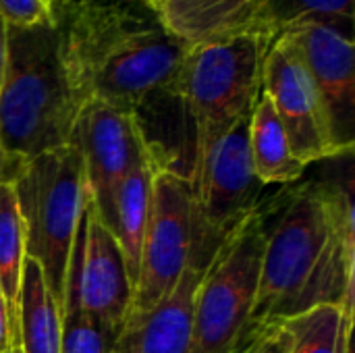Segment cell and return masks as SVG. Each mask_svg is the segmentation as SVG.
Wrapping results in <instances>:
<instances>
[{"label":"cell","instance_id":"obj_21","mask_svg":"<svg viewBox=\"0 0 355 353\" xmlns=\"http://www.w3.org/2000/svg\"><path fill=\"white\" fill-rule=\"evenodd\" d=\"M123 331L81 310L67 312L62 316L60 353H112Z\"/></svg>","mask_w":355,"mask_h":353},{"label":"cell","instance_id":"obj_13","mask_svg":"<svg viewBox=\"0 0 355 353\" xmlns=\"http://www.w3.org/2000/svg\"><path fill=\"white\" fill-rule=\"evenodd\" d=\"M266 0H162L154 10L177 37L187 44H202L248 31Z\"/></svg>","mask_w":355,"mask_h":353},{"label":"cell","instance_id":"obj_10","mask_svg":"<svg viewBox=\"0 0 355 353\" xmlns=\"http://www.w3.org/2000/svg\"><path fill=\"white\" fill-rule=\"evenodd\" d=\"M133 304V283L123 250L98 216L85 185L79 225L71 250L62 316L81 310L104 325L125 329Z\"/></svg>","mask_w":355,"mask_h":353},{"label":"cell","instance_id":"obj_25","mask_svg":"<svg viewBox=\"0 0 355 353\" xmlns=\"http://www.w3.org/2000/svg\"><path fill=\"white\" fill-rule=\"evenodd\" d=\"M23 160H17L12 156H8L2 148H0V185L2 183H12L19 166H21Z\"/></svg>","mask_w":355,"mask_h":353},{"label":"cell","instance_id":"obj_18","mask_svg":"<svg viewBox=\"0 0 355 353\" xmlns=\"http://www.w3.org/2000/svg\"><path fill=\"white\" fill-rule=\"evenodd\" d=\"M291 335L287 353H345L354 335V310L343 306H318L285 320Z\"/></svg>","mask_w":355,"mask_h":353},{"label":"cell","instance_id":"obj_31","mask_svg":"<svg viewBox=\"0 0 355 353\" xmlns=\"http://www.w3.org/2000/svg\"><path fill=\"white\" fill-rule=\"evenodd\" d=\"M10 353H19V352H17V350H15V352H10Z\"/></svg>","mask_w":355,"mask_h":353},{"label":"cell","instance_id":"obj_30","mask_svg":"<svg viewBox=\"0 0 355 353\" xmlns=\"http://www.w3.org/2000/svg\"><path fill=\"white\" fill-rule=\"evenodd\" d=\"M141 2H146V4H148V2H150V0H141ZM148 6H150V4H148Z\"/></svg>","mask_w":355,"mask_h":353},{"label":"cell","instance_id":"obj_4","mask_svg":"<svg viewBox=\"0 0 355 353\" xmlns=\"http://www.w3.org/2000/svg\"><path fill=\"white\" fill-rule=\"evenodd\" d=\"M272 35L248 29L218 40L189 44L173 98L187 108L200 156L233 125L252 114L262 92V64Z\"/></svg>","mask_w":355,"mask_h":353},{"label":"cell","instance_id":"obj_2","mask_svg":"<svg viewBox=\"0 0 355 353\" xmlns=\"http://www.w3.org/2000/svg\"><path fill=\"white\" fill-rule=\"evenodd\" d=\"M60 56L83 102L137 112L173 96L189 44L141 0H81L56 8Z\"/></svg>","mask_w":355,"mask_h":353},{"label":"cell","instance_id":"obj_24","mask_svg":"<svg viewBox=\"0 0 355 353\" xmlns=\"http://www.w3.org/2000/svg\"><path fill=\"white\" fill-rule=\"evenodd\" d=\"M17 350V320L0 291V353Z\"/></svg>","mask_w":355,"mask_h":353},{"label":"cell","instance_id":"obj_26","mask_svg":"<svg viewBox=\"0 0 355 353\" xmlns=\"http://www.w3.org/2000/svg\"><path fill=\"white\" fill-rule=\"evenodd\" d=\"M6 52H8V44H6V23L0 19V83H2L4 67H6Z\"/></svg>","mask_w":355,"mask_h":353},{"label":"cell","instance_id":"obj_20","mask_svg":"<svg viewBox=\"0 0 355 353\" xmlns=\"http://www.w3.org/2000/svg\"><path fill=\"white\" fill-rule=\"evenodd\" d=\"M27 258L25 223L12 183L0 185V291L17 320V300Z\"/></svg>","mask_w":355,"mask_h":353},{"label":"cell","instance_id":"obj_19","mask_svg":"<svg viewBox=\"0 0 355 353\" xmlns=\"http://www.w3.org/2000/svg\"><path fill=\"white\" fill-rule=\"evenodd\" d=\"M300 23H324L354 35V0H266L254 29L277 37Z\"/></svg>","mask_w":355,"mask_h":353},{"label":"cell","instance_id":"obj_16","mask_svg":"<svg viewBox=\"0 0 355 353\" xmlns=\"http://www.w3.org/2000/svg\"><path fill=\"white\" fill-rule=\"evenodd\" d=\"M168 164L164 162H148L135 166L119 185L112 196V208L108 216V227L114 233L127 268L129 279L135 287L137 270H139V258H141V243L148 227L150 216V204H152V185L154 175Z\"/></svg>","mask_w":355,"mask_h":353},{"label":"cell","instance_id":"obj_22","mask_svg":"<svg viewBox=\"0 0 355 353\" xmlns=\"http://www.w3.org/2000/svg\"><path fill=\"white\" fill-rule=\"evenodd\" d=\"M0 19L6 27L54 25L56 8L48 0H0Z\"/></svg>","mask_w":355,"mask_h":353},{"label":"cell","instance_id":"obj_8","mask_svg":"<svg viewBox=\"0 0 355 353\" xmlns=\"http://www.w3.org/2000/svg\"><path fill=\"white\" fill-rule=\"evenodd\" d=\"M193 246L191 179L175 166H164L154 175L150 216L127 320H141L171 295L183 273L191 266Z\"/></svg>","mask_w":355,"mask_h":353},{"label":"cell","instance_id":"obj_28","mask_svg":"<svg viewBox=\"0 0 355 353\" xmlns=\"http://www.w3.org/2000/svg\"><path fill=\"white\" fill-rule=\"evenodd\" d=\"M54 8H58V6H67V4H73V2H81V0H48Z\"/></svg>","mask_w":355,"mask_h":353},{"label":"cell","instance_id":"obj_3","mask_svg":"<svg viewBox=\"0 0 355 353\" xmlns=\"http://www.w3.org/2000/svg\"><path fill=\"white\" fill-rule=\"evenodd\" d=\"M6 67L0 83V148L29 160L71 144L83 100L60 56L56 23L6 27Z\"/></svg>","mask_w":355,"mask_h":353},{"label":"cell","instance_id":"obj_23","mask_svg":"<svg viewBox=\"0 0 355 353\" xmlns=\"http://www.w3.org/2000/svg\"><path fill=\"white\" fill-rule=\"evenodd\" d=\"M291 347V335L285 331V327H275L266 331L248 353H287Z\"/></svg>","mask_w":355,"mask_h":353},{"label":"cell","instance_id":"obj_1","mask_svg":"<svg viewBox=\"0 0 355 353\" xmlns=\"http://www.w3.org/2000/svg\"><path fill=\"white\" fill-rule=\"evenodd\" d=\"M262 206L266 241L252 335L318 306L354 310V202L343 187L308 181Z\"/></svg>","mask_w":355,"mask_h":353},{"label":"cell","instance_id":"obj_11","mask_svg":"<svg viewBox=\"0 0 355 353\" xmlns=\"http://www.w3.org/2000/svg\"><path fill=\"white\" fill-rule=\"evenodd\" d=\"M262 92L270 98L293 156L304 162L343 156L331 129L324 102L291 33H279L262 64Z\"/></svg>","mask_w":355,"mask_h":353},{"label":"cell","instance_id":"obj_7","mask_svg":"<svg viewBox=\"0 0 355 353\" xmlns=\"http://www.w3.org/2000/svg\"><path fill=\"white\" fill-rule=\"evenodd\" d=\"M248 127L250 117L193 158L189 179L196 223L191 266L196 268H206L220 243L260 206L264 185L254 175Z\"/></svg>","mask_w":355,"mask_h":353},{"label":"cell","instance_id":"obj_5","mask_svg":"<svg viewBox=\"0 0 355 353\" xmlns=\"http://www.w3.org/2000/svg\"><path fill=\"white\" fill-rule=\"evenodd\" d=\"M266 241L262 204L220 243L193 295V353H248Z\"/></svg>","mask_w":355,"mask_h":353},{"label":"cell","instance_id":"obj_6","mask_svg":"<svg viewBox=\"0 0 355 353\" xmlns=\"http://www.w3.org/2000/svg\"><path fill=\"white\" fill-rule=\"evenodd\" d=\"M12 187L25 223L27 258L35 260L64 306L67 270L85 193L83 160L75 144L23 160Z\"/></svg>","mask_w":355,"mask_h":353},{"label":"cell","instance_id":"obj_27","mask_svg":"<svg viewBox=\"0 0 355 353\" xmlns=\"http://www.w3.org/2000/svg\"><path fill=\"white\" fill-rule=\"evenodd\" d=\"M112 353H131V333L127 329L123 331V335H121V339H119Z\"/></svg>","mask_w":355,"mask_h":353},{"label":"cell","instance_id":"obj_15","mask_svg":"<svg viewBox=\"0 0 355 353\" xmlns=\"http://www.w3.org/2000/svg\"><path fill=\"white\" fill-rule=\"evenodd\" d=\"M62 310L54 300L40 264L25 258L17 300V352L60 353Z\"/></svg>","mask_w":355,"mask_h":353},{"label":"cell","instance_id":"obj_14","mask_svg":"<svg viewBox=\"0 0 355 353\" xmlns=\"http://www.w3.org/2000/svg\"><path fill=\"white\" fill-rule=\"evenodd\" d=\"M204 268L189 266L171 295L141 320H127L131 353H193L191 314L193 295Z\"/></svg>","mask_w":355,"mask_h":353},{"label":"cell","instance_id":"obj_9","mask_svg":"<svg viewBox=\"0 0 355 353\" xmlns=\"http://www.w3.org/2000/svg\"><path fill=\"white\" fill-rule=\"evenodd\" d=\"M71 144H75L81 154L85 185L96 212L104 223H108L116 185L135 166L148 162H164L173 166L166 150L148 137L137 112L98 100L83 104Z\"/></svg>","mask_w":355,"mask_h":353},{"label":"cell","instance_id":"obj_12","mask_svg":"<svg viewBox=\"0 0 355 353\" xmlns=\"http://www.w3.org/2000/svg\"><path fill=\"white\" fill-rule=\"evenodd\" d=\"M285 33V31H283ZM291 33L324 102L333 137L343 154L355 144V44L354 35L324 23H300Z\"/></svg>","mask_w":355,"mask_h":353},{"label":"cell","instance_id":"obj_17","mask_svg":"<svg viewBox=\"0 0 355 353\" xmlns=\"http://www.w3.org/2000/svg\"><path fill=\"white\" fill-rule=\"evenodd\" d=\"M248 141L254 175L264 187L291 185L304 175L306 164L293 156L277 110L264 92H260L252 108Z\"/></svg>","mask_w":355,"mask_h":353},{"label":"cell","instance_id":"obj_29","mask_svg":"<svg viewBox=\"0 0 355 353\" xmlns=\"http://www.w3.org/2000/svg\"><path fill=\"white\" fill-rule=\"evenodd\" d=\"M160 2H162V0H150V2H148V4H150V6H152V8H156V6H158V4H160Z\"/></svg>","mask_w":355,"mask_h":353}]
</instances>
